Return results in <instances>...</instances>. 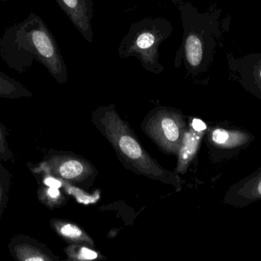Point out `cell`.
Wrapping results in <instances>:
<instances>
[{
	"instance_id": "e0dca14e",
	"label": "cell",
	"mask_w": 261,
	"mask_h": 261,
	"mask_svg": "<svg viewBox=\"0 0 261 261\" xmlns=\"http://www.w3.org/2000/svg\"><path fill=\"white\" fill-rule=\"evenodd\" d=\"M43 184L47 186L55 187V188H61L63 186V182L64 181L55 176H49V175H44L43 179Z\"/></svg>"
},
{
	"instance_id": "52a82bcc",
	"label": "cell",
	"mask_w": 261,
	"mask_h": 261,
	"mask_svg": "<svg viewBox=\"0 0 261 261\" xmlns=\"http://www.w3.org/2000/svg\"><path fill=\"white\" fill-rule=\"evenodd\" d=\"M73 26L88 42L93 43L94 34L91 20L94 14L93 0H55Z\"/></svg>"
},
{
	"instance_id": "ba28073f",
	"label": "cell",
	"mask_w": 261,
	"mask_h": 261,
	"mask_svg": "<svg viewBox=\"0 0 261 261\" xmlns=\"http://www.w3.org/2000/svg\"><path fill=\"white\" fill-rule=\"evenodd\" d=\"M11 256L18 261L57 260L51 251L41 242L26 235L14 236L8 245Z\"/></svg>"
},
{
	"instance_id": "30bf717a",
	"label": "cell",
	"mask_w": 261,
	"mask_h": 261,
	"mask_svg": "<svg viewBox=\"0 0 261 261\" xmlns=\"http://www.w3.org/2000/svg\"><path fill=\"white\" fill-rule=\"evenodd\" d=\"M199 133V132L195 131L193 129L186 131L184 133L180 147L178 151L179 159L177 170L179 173H184L187 171L189 164L196 154L200 139Z\"/></svg>"
},
{
	"instance_id": "d6986e66",
	"label": "cell",
	"mask_w": 261,
	"mask_h": 261,
	"mask_svg": "<svg viewBox=\"0 0 261 261\" xmlns=\"http://www.w3.org/2000/svg\"><path fill=\"white\" fill-rule=\"evenodd\" d=\"M3 161L0 160V177H1L2 174H3V171H4L5 167H3V163H2Z\"/></svg>"
},
{
	"instance_id": "7c38bea8",
	"label": "cell",
	"mask_w": 261,
	"mask_h": 261,
	"mask_svg": "<svg viewBox=\"0 0 261 261\" xmlns=\"http://www.w3.org/2000/svg\"><path fill=\"white\" fill-rule=\"evenodd\" d=\"M32 97L33 93L23 84L0 70V98L15 100Z\"/></svg>"
},
{
	"instance_id": "ffe728a7",
	"label": "cell",
	"mask_w": 261,
	"mask_h": 261,
	"mask_svg": "<svg viewBox=\"0 0 261 261\" xmlns=\"http://www.w3.org/2000/svg\"><path fill=\"white\" fill-rule=\"evenodd\" d=\"M0 1H2V2H8V1H9V0H0Z\"/></svg>"
},
{
	"instance_id": "8992f818",
	"label": "cell",
	"mask_w": 261,
	"mask_h": 261,
	"mask_svg": "<svg viewBox=\"0 0 261 261\" xmlns=\"http://www.w3.org/2000/svg\"><path fill=\"white\" fill-rule=\"evenodd\" d=\"M261 200V167L233 184L225 193L224 202L236 208H245Z\"/></svg>"
},
{
	"instance_id": "44dd1931",
	"label": "cell",
	"mask_w": 261,
	"mask_h": 261,
	"mask_svg": "<svg viewBox=\"0 0 261 261\" xmlns=\"http://www.w3.org/2000/svg\"><path fill=\"white\" fill-rule=\"evenodd\" d=\"M260 77H261V70H260Z\"/></svg>"
},
{
	"instance_id": "6da1fadb",
	"label": "cell",
	"mask_w": 261,
	"mask_h": 261,
	"mask_svg": "<svg viewBox=\"0 0 261 261\" xmlns=\"http://www.w3.org/2000/svg\"><path fill=\"white\" fill-rule=\"evenodd\" d=\"M0 58L19 74L32 67L34 61L44 66L55 81H68L67 68L56 39L44 20L31 12L23 21L9 26L0 37Z\"/></svg>"
},
{
	"instance_id": "8fae6325",
	"label": "cell",
	"mask_w": 261,
	"mask_h": 261,
	"mask_svg": "<svg viewBox=\"0 0 261 261\" xmlns=\"http://www.w3.org/2000/svg\"><path fill=\"white\" fill-rule=\"evenodd\" d=\"M50 225L55 231L66 241L71 243L85 244L93 246V242L79 227L62 220L53 219L50 221Z\"/></svg>"
},
{
	"instance_id": "9a60e30c",
	"label": "cell",
	"mask_w": 261,
	"mask_h": 261,
	"mask_svg": "<svg viewBox=\"0 0 261 261\" xmlns=\"http://www.w3.org/2000/svg\"><path fill=\"white\" fill-rule=\"evenodd\" d=\"M67 256L73 260H88L97 258V253L86 247L71 245L67 248Z\"/></svg>"
},
{
	"instance_id": "7a4b0ae2",
	"label": "cell",
	"mask_w": 261,
	"mask_h": 261,
	"mask_svg": "<svg viewBox=\"0 0 261 261\" xmlns=\"http://www.w3.org/2000/svg\"><path fill=\"white\" fill-rule=\"evenodd\" d=\"M93 116L96 126L132 169L147 177L172 184L176 188L180 186V178L166 171L144 151L128 126L119 117L114 106L99 107Z\"/></svg>"
},
{
	"instance_id": "5bb4252c",
	"label": "cell",
	"mask_w": 261,
	"mask_h": 261,
	"mask_svg": "<svg viewBox=\"0 0 261 261\" xmlns=\"http://www.w3.org/2000/svg\"><path fill=\"white\" fill-rule=\"evenodd\" d=\"M11 184V174L6 168L0 177V220L9 200Z\"/></svg>"
},
{
	"instance_id": "4fadbf2b",
	"label": "cell",
	"mask_w": 261,
	"mask_h": 261,
	"mask_svg": "<svg viewBox=\"0 0 261 261\" xmlns=\"http://www.w3.org/2000/svg\"><path fill=\"white\" fill-rule=\"evenodd\" d=\"M37 196L41 203L50 208L59 207L64 200L60 188L47 186V185H44L38 188Z\"/></svg>"
},
{
	"instance_id": "9c48e42d",
	"label": "cell",
	"mask_w": 261,
	"mask_h": 261,
	"mask_svg": "<svg viewBox=\"0 0 261 261\" xmlns=\"http://www.w3.org/2000/svg\"><path fill=\"white\" fill-rule=\"evenodd\" d=\"M250 135L239 130L216 128L212 132L211 141L222 150H236L251 140Z\"/></svg>"
},
{
	"instance_id": "2e32d148",
	"label": "cell",
	"mask_w": 261,
	"mask_h": 261,
	"mask_svg": "<svg viewBox=\"0 0 261 261\" xmlns=\"http://www.w3.org/2000/svg\"><path fill=\"white\" fill-rule=\"evenodd\" d=\"M8 134L6 128L0 121V160L8 161L12 159L13 154L9 148Z\"/></svg>"
},
{
	"instance_id": "277c9868",
	"label": "cell",
	"mask_w": 261,
	"mask_h": 261,
	"mask_svg": "<svg viewBox=\"0 0 261 261\" xmlns=\"http://www.w3.org/2000/svg\"><path fill=\"white\" fill-rule=\"evenodd\" d=\"M145 129L164 151L178 153L186 132V124L179 113L160 109L150 116Z\"/></svg>"
},
{
	"instance_id": "3957f363",
	"label": "cell",
	"mask_w": 261,
	"mask_h": 261,
	"mask_svg": "<svg viewBox=\"0 0 261 261\" xmlns=\"http://www.w3.org/2000/svg\"><path fill=\"white\" fill-rule=\"evenodd\" d=\"M173 32V26L167 18H147L130 25L118 49L121 58L134 57L141 62L143 68L160 75L164 67L159 61V47Z\"/></svg>"
},
{
	"instance_id": "ac0fdd59",
	"label": "cell",
	"mask_w": 261,
	"mask_h": 261,
	"mask_svg": "<svg viewBox=\"0 0 261 261\" xmlns=\"http://www.w3.org/2000/svg\"><path fill=\"white\" fill-rule=\"evenodd\" d=\"M192 127H193L195 131L199 132V133H202L206 129V125L201 120L199 119L193 120V123H192Z\"/></svg>"
},
{
	"instance_id": "5b68a950",
	"label": "cell",
	"mask_w": 261,
	"mask_h": 261,
	"mask_svg": "<svg viewBox=\"0 0 261 261\" xmlns=\"http://www.w3.org/2000/svg\"><path fill=\"white\" fill-rule=\"evenodd\" d=\"M30 169L35 174L49 175L64 182H79L93 171L89 162L76 156L61 153H50L37 165H31Z\"/></svg>"
}]
</instances>
